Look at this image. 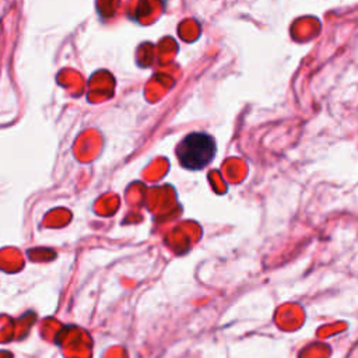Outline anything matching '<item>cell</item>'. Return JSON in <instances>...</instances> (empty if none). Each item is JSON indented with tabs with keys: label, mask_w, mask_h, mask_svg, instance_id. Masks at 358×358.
Instances as JSON below:
<instances>
[{
	"label": "cell",
	"mask_w": 358,
	"mask_h": 358,
	"mask_svg": "<svg viewBox=\"0 0 358 358\" xmlns=\"http://www.w3.org/2000/svg\"><path fill=\"white\" fill-rule=\"evenodd\" d=\"M215 151V140L210 134L193 131L180 140L176 147V157L183 168L200 171L214 159Z\"/></svg>",
	"instance_id": "1"
}]
</instances>
